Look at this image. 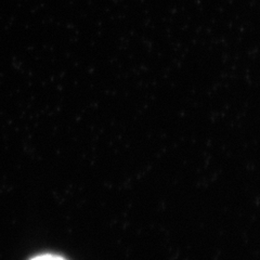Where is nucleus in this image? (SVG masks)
Masks as SVG:
<instances>
[{"instance_id": "f257e3e1", "label": "nucleus", "mask_w": 260, "mask_h": 260, "mask_svg": "<svg viewBox=\"0 0 260 260\" xmlns=\"http://www.w3.org/2000/svg\"><path fill=\"white\" fill-rule=\"evenodd\" d=\"M31 260H65L64 258L58 256V255H50V254H46V255H40L35 258H32Z\"/></svg>"}]
</instances>
